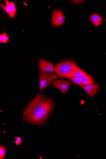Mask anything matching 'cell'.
Instances as JSON below:
<instances>
[{
  "label": "cell",
  "mask_w": 106,
  "mask_h": 159,
  "mask_svg": "<svg viewBox=\"0 0 106 159\" xmlns=\"http://www.w3.org/2000/svg\"><path fill=\"white\" fill-rule=\"evenodd\" d=\"M55 103L42 94L37 95L27 107L23 113L25 121L34 124H43L53 109Z\"/></svg>",
  "instance_id": "6da1fadb"
},
{
  "label": "cell",
  "mask_w": 106,
  "mask_h": 159,
  "mask_svg": "<svg viewBox=\"0 0 106 159\" xmlns=\"http://www.w3.org/2000/svg\"><path fill=\"white\" fill-rule=\"evenodd\" d=\"M77 66L73 61H67L57 63L54 68L55 74L58 78H70L74 70Z\"/></svg>",
  "instance_id": "7a4b0ae2"
},
{
  "label": "cell",
  "mask_w": 106,
  "mask_h": 159,
  "mask_svg": "<svg viewBox=\"0 0 106 159\" xmlns=\"http://www.w3.org/2000/svg\"><path fill=\"white\" fill-rule=\"evenodd\" d=\"M58 78L55 74L42 73L39 76V90H43L50 85L53 81Z\"/></svg>",
  "instance_id": "3957f363"
},
{
  "label": "cell",
  "mask_w": 106,
  "mask_h": 159,
  "mask_svg": "<svg viewBox=\"0 0 106 159\" xmlns=\"http://www.w3.org/2000/svg\"><path fill=\"white\" fill-rule=\"evenodd\" d=\"M65 17L62 11L61 10H54L53 11L52 23L54 27L61 26L64 23Z\"/></svg>",
  "instance_id": "277c9868"
},
{
  "label": "cell",
  "mask_w": 106,
  "mask_h": 159,
  "mask_svg": "<svg viewBox=\"0 0 106 159\" xmlns=\"http://www.w3.org/2000/svg\"><path fill=\"white\" fill-rule=\"evenodd\" d=\"M71 85L69 82L61 79H55L51 86L58 89L61 92L67 94L69 88Z\"/></svg>",
  "instance_id": "5b68a950"
},
{
  "label": "cell",
  "mask_w": 106,
  "mask_h": 159,
  "mask_svg": "<svg viewBox=\"0 0 106 159\" xmlns=\"http://www.w3.org/2000/svg\"><path fill=\"white\" fill-rule=\"evenodd\" d=\"M40 72L46 74H51L54 72V65L44 59H40L39 61Z\"/></svg>",
  "instance_id": "8992f818"
},
{
  "label": "cell",
  "mask_w": 106,
  "mask_h": 159,
  "mask_svg": "<svg viewBox=\"0 0 106 159\" xmlns=\"http://www.w3.org/2000/svg\"><path fill=\"white\" fill-rule=\"evenodd\" d=\"M6 5L4 6L3 4H1V7L3 10L9 14L12 18H13L17 13L15 4L13 2H9L8 0H5Z\"/></svg>",
  "instance_id": "52a82bcc"
},
{
  "label": "cell",
  "mask_w": 106,
  "mask_h": 159,
  "mask_svg": "<svg viewBox=\"0 0 106 159\" xmlns=\"http://www.w3.org/2000/svg\"><path fill=\"white\" fill-rule=\"evenodd\" d=\"M87 95L90 96H94L97 93L99 88L98 84H93L83 86L81 87Z\"/></svg>",
  "instance_id": "ba28073f"
},
{
  "label": "cell",
  "mask_w": 106,
  "mask_h": 159,
  "mask_svg": "<svg viewBox=\"0 0 106 159\" xmlns=\"http://www.w3.org/2000/svg\"><path fill=\"white\" fill-rule=\"evenodd\" d=\"M102 19L100 16L97 13H94L90 16L89 21L96 27H98L102 24Z\"/></svg>",
  "instance_id": "9c48e42d"
},
{
  "label": "cell",
  "mask_w": 106,
  "mask_h": 159,
  "mask_svg": "<svg viewBox=\"0 0 106 159\" xmlns=\"http://www.w3.org/2000/svg\"><path fill=\"white\" fill-rule=\"evenodd\" d=\"M86 72L77 67L74 70L72 75V77H75L81 78L87 75Z\"/></svg>",
  "instance_id": "30bf717a"
},
{
  "label": "cell",
  "mask_w": 106,
  "mask_h": 159,
  "mask_svg": "<svg viewBox=\"0 0 106 159\" xmlns=\"http://www.w3.org/2000/svg\"><path fill=\"white\" fill-rule=\"evenodd\" d=\"M80 79L84 86L94 84V79L88 74Z\"/></svg>",
  "instance_id": "8fae6325"
},
{
  "label": "cell",
  "mask_w": 106,
  "mask_h": 159,
  "mask_svg": "<svg viewBox=\"0 0 106 159\" xmlns=\"http://www.w3.org/2000/svg\"><path fill=\"white\" fill-rule=\"evenodd\" d=\"M70 81L73 83L79 85L82 87L84 86L81 82V79L75 77H73L70 78Z\"/></svg>",
  "instance_id": "7c38bea8"
},
{
  "label": "cell",
  "mask_w": 106,
  "mask_h": 159,
  "mask_svg": "<svg viewBox=\"0 0 106 159\" xmlns=\"http://www.w3.org/2000/svg\"><path fill=\"white\" fill-rule=\"evenodd\" d=\"M9 40V38L7 35L5 33L0 35V42L1 43H4L6 44Z\"/></svg>",
  "instance_id": "4fadbf2b"
},
{
  "label": "cell",
  "mask_w": 106,
  "mask_h": 159,
  "mask_svg": "<svg viewBox=\"0 0 106 159\" xmlns=\"http://www.w3.org/2000/svg\"><path fill=\"white\" fill-rule=\"evenodd\" d=\"M6 151V149L4 145H2L0 146V159L5 158Z\"/></svg>",
  "instance_id": "5bb4252c"
},
{
  "label": "cell",
  "mask_w": 106,
  "mask_h": 159,
  "mask_svg": "<svg viewBox=\"0 0 106 159\" xmlns=\"http://www.w3.org/2000/svg\"><path fill=\"white\" fill-rule=\"evenodd\" d=\"M15 143L17 145H19L22 142H20L17 140L15 141Z\"/></svg>",
  "instance_id": "9a60e30c"
},
{
  "label": "cell",
  "mask_w": 106,
  "mask_h": 159,
  "mask_svg": "<svg viewBox=\"0 0 106 159\" xmlns=\"http://www.w3.org/2000/svg\"><path fill=\"white\" fill-rule=\"evenodd\" d=\"M15 139L17 140H18L19 141H20V142H21L22 143V140H21V138H19V137H15Z\"/></svg>",
  "instance_id": "2e32d148"
},
{
  "label": "cell",
  "mask_w": 106,
  "mask_h": 159,
  "mask_svg": "<svg viewBox=\"0 0 106 159\" xmlns=\"http://www.w3.org/2000/svg\"><path fill=\"white\" fill-rule=\"evenodd\" d=\"M106 20V19H105V20Z\"/></svg>",
  "instance_id": "e0dca14e"
}]
</instances>
